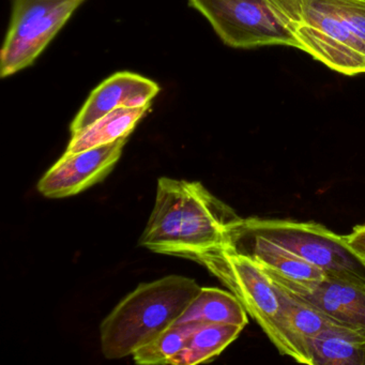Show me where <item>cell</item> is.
Here are the masks:
<instances>
[{
  "label": "cell",
  "mask_w": 365,
  "mask_h": 365,
  "mask_svg": "<svg viewBox=\"0 0 365 365\" xmlns=\"http://www.w3.org/2000/svg\"><path fill=\"white\" fill-rule=\"evenodd\" d=\"M239 219L202 183L161 177L140 245L155 253L191 259L224 245L228 228Z\"/></svg>",
  "instance_id": "6da1fadb"
},
{
  "label": "cell",
  "mask_w": 365,
  "mask_h": 365,
  "mask_svg": "<svg viewBox=\"0 0 365 365\" xmlns=\"http://www.w3.org/2000/svg\"><path fill=\"white\" fill-rule=\"evenodd\" d=\"M299 50L333 71L365 73V0H270Z\"/></svg>",
  "instance_id": "7a4b0ae2"
},
{
  "label": "cell",
  "mask_w": 365,
  "mask_h": 365,
  "mask_svg": "<svg viewBox=\"0 0 365 365\" xmlns=\"http://www.w3.org/2000/svg\"><path fill=\"white\" fill-rule=\"evenodd\" d=\"M197 282L168 275L143 283L108 314L100 327L104 356H132L178 322L200 290Z\"/></svg>",
  "instance_id": "3957f363"
},
{
  "label": "cell",
  "mask_w": 365,
  "mask_h": 365,
  "mask_svg": "<svg viewBox=\"0 0 365 365\" xmlns=\"http://www.w3.org/2000/svg\"><path fill=\"white\" fill-rule=\"evenodd\" d=\"M191 259L206 267L237 297L282 354L297 361L296 350L282 324L279 289L262 267L223 247L202 252Z\"/></svg>",
  "instance_id": "277c9868"
},
{
  "label": "cell",
  "mask_w": 365,
  "mask_h": 365,
  "mask_svg": "<svg viewBox=\"0 0 365 365\" xmlns=\"http://www.w3.org/2000/svg\"><path fill=\"white\" fill-rule=\"evenodd\" d=\"M237 225L264 237L322 269L327 277L364 284L365 262L350 249L344 236L316 222L239 219Z\"/></svg>",
  "instance_id": "5b68a950"
},
{
  "label": "cell",
  "mask_w": 365,
  "mask_h": 365,
  "mask_svg": "<svg viewBox=\"0 0 365 365\" xmlns=\"http://www.w3.org/2000/svg\"><path fill=\"white\" fill-rule=\"evenodd\" d=\"M85 0H14L0 53V76L31 67Z\"/></svg>",
  "instance_id": "8992f818"
},
{
  "label": "cell",
  "mask_w": 365,
  "mask_h": 365,
  "mask_svg": "<svg viewBox=\"0 0 365 365\" xmlns=\"http://www.w3.org/2000/svg\"><path fill=\"white\" fill-rule=\"evenodd\" d=\"M189 3L230 48H299L270 0H189Z\"/></svg>",
  "instance_id": "52a82bcc"
},
{
  "label": "cell",
  "mask_w": 365,
  "mask_h": 365,
  "mask_svg": "<svg viewBox=\"0 0 365 365\" xmlns=\"http://www.w3.org/2000/svg\"><path fill=\"white\" fill-rule=\"evenodd\" d=\"M284 294L322 312L334 322L365 331V285L326 277L298 282L266 272Z\"/></svg>",
  "instance_id": "ba28073f"
},
{
  "label": "cell",
  "mask_w": 365,
  "mask_h": 365,
  "mask_svg": "<svg viewBox=\"0 0 365 365\" xmlns=\"http://www.w3.org/2000/svg\"><path fill=\"white\" fill-rule=\"evenodd\" d=\"M128 138L65 153L40 179L38 191L48 198L69 197L101 182L120 159Z\"/></svg>",
  "instance_id": "9c48e42d"
},
{
  "label": "cell",
  "mask_w": 365,
  "mask_h": 365,
  "mask_svg": "<svg viewBox=\"0 0 365 365\" xmlns=\"http://www.w3.org/2000/svg\"><path fill=\"white\" fill-rule=\"evenodd\" d=\"M159 93V85L153 81L131 72H118L91 93L72 123L71 134L83 131L117 108L151 106Z\"/></svg>",
  "instance_id": "30bf717a"
},
{
  "label": "cell",
  "mask_w": 365,
  "mask_h": 365,
  "mask_svg": "<svg viewBox=\"0 0 365 365\" xmlns=\"http://www.w3.org/2000/svg\"><path fill=\"white\" fill-rule=\"evenodd\" d=\"M237 221L228 228L225 243L222 247L247 256L266 272L286 279L316 282L327 277L322 269L264 237L247 232L237 225Z\"/></svg>",
  "instance_id": "8fae6325"
},
{
  "label": "cell",
  "mask_w": 365,
  "mask_h": 365,
  "mask_svg": "<svg viewBox=\"0 0 365 365\" xmlns=\"http://www.w3.org/2000/svg\"><path fill=\"white\" fill-rule=\"evenodd\" d=\"M279 292L282 304V324L288 339L296 350L297 362L311 365L309 354L311 341L327 329L341 324L307 303L296 300L279 289Z\"/></svg>",
  "instance_id": "7c38bea8"
},
{
  "label": "cell",
  "mask_w": 365,
  "mask_h": 365,
  "mask_svg": "<svg viewBox=\"0 0 365 365\" xmlns=\"http://www.w3.org/2000/svg\"><path fill=\"white\" fill-rule=\"evenodd\" d=\"M311 365H365V331L336 324L309 344Z\"/></svg>",
  "instance_id": "4fadbf2b"
},
{
  "label": "cell",
  "mask_w": 365,
  "mask_h": 365,
  "mask_svg": "<svg viewBox=\"0 0 365 365\" xmlns=\"http://www.w3.org/2000/svg\"><path fill=\"white\" fill-rule=\"evenodd\" d=\"M151 106L144 108H120L101 117L83 131L72 135L65 153H76L93 147L110 144L129 138Z\"/></svg>",
  "instance_id": "5bb4252c"
},
{
  "label": "cell",
  "mask_w": 365,
  "mask_h": 365,
  "mask_svg": "<svg viewBox=\"0 0 365 365\" xmlns=\"http://www.w3.org/2000/svg\"><path fill=\"white\" fill-rule=\"evenodd\" d=\"M227 324L245 328L249 319L240 301L232 292L202 287L176 324Z\"/></svg>",
  "instance_id": "9a60e30c"
},
{
  "label": "cell",
  "mask_w": 365,
  "mask_h": 365,
  "mask_svg": "<svg viewBox=\"0 0 365 365\" xmlns=\"http://www.w3.org/2000/svg\"><path fill=\"white\" fill-rule=\"evenodd\" d=\"M243 327L227 324H200L187 339L182 351L168 362L170 365H195L213 360L222 354L243 330Z\"/></svg>",
  "instance_id": "2e32d148"
},
{
  "label": "cell",
  "mask_w": 365,
  "mask_h": 365,
  "mask_svg": "<svg viewBox=\"0 0 365 365\" xmlns=\"http://www.w3.org/2000/svg\"><path fill=\"white\" fill-rule=\"evenodd\" d=\"M197 322L175 324L158 335L150 343L136 350L132 356L138 364H168L187 345V339L197 328Z\"/></svg>",
  "instance_id": "e0dca14e"
},
{
  "label": "cell",
  "mask_w": 365,
  "mask_h": 365,
  "mask_svg": "<svg viewBox=\"0 0 365 365\" xmlns=\"http://www.w3.org/2000/svg\"><path fill=\"white\" fill-rule=\"evenodd\" d=\"M350 249L365 262V224L356 225L350 234L344 236Z\"/></svg>",
  "instance_id": "ac0fdd59"
}]
</instances>
